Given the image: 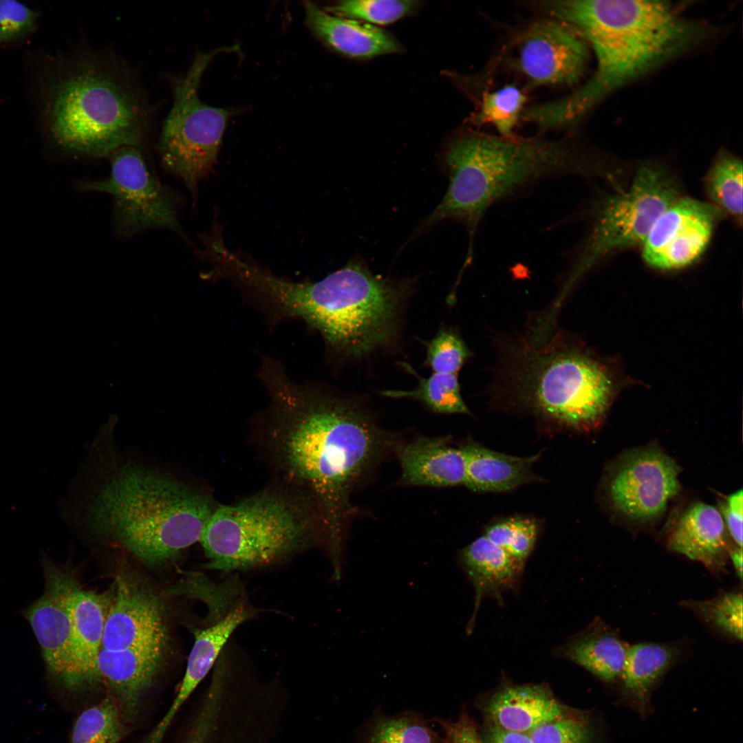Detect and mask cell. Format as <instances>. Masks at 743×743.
<instances>
[{
    "mask_svg": "<svg viewBox=\"0 0 743 743\" xmlns=\"http://www.w3.org/2000/svg\"><path fill=\"white\" fill-rule=\"evenodd\" d=\"M259 378L269 398L253 420L255 445L273 481L316 505L333 565L342 563L351 495L393 447L391 436L351 398L323 385L299 383L264 357Z\"/></svg>",
    "mask_w": 743,
    "mask_h": 743,
    "instance_id": "1",
    "label": "cell"
},
{
    "mask_svg": "<svg viewBox=\"0 0 743 743\" xmlns=\"http://www.w3.org/2000/svg\"><path fill=\"white\" fill-rule=\"evenodd\" d=\"M541 7L589 43L597 66L581 88L541 105V118L550 128L572 124L610 91L676 54L698 34L663 1L559 0Z\"/></svg>",
    "mask_w": 743,
    "mask_h": 743,
    "instance_id": "2",
    "label": "cell"
},
{
    "mask_svg": "<svg viewBox=\"0 0 743 743\" xmlns=\"http://www.w3.org/2000/svg\"><path fill=\"white\" fill-rule=\"evenodd\" d=\"M243 294L270 323L300 319L336 354L361 357L396 338L406 290L359 261L317 281H294L257 263L244 270Z\"/></svg>",
    "mask_w": 743,
    "mask_h": 743,
    "instance_id": "3",
    "label": "cell"
},
{
    "mask_svg": "<svg viewBox=\"0 0 743 743\" xmlns=\"http://www.w3.org/2000/svg\"><path fill=\"white\" fill-rule=\"evenodd\" d=\"M108 457L95 466L78 516L87 530L114 539L153 565L200 541L218 505L208 491Z\"/></svg>",
    "mask_w": 743,
    "mask_h": 743,
    "instance_id": "4",
    "label": "cell"
},
{
    "mask_svg": "<svg viewBox=\"0 0 743 743\" xmlns=\"http://www.w3.org/2000/svg\"><path fill=\"white\" fill-rule=\"evenodd\" d=\"M50 135L65 152L109 156L122 147L142 148L154 107L138 76L109 51L87 48L65 63L47 105Z\"/></svg>",
    "mask_w": 743,
    "mask_h": 743,
    "instance_id": "5",
    "label": "cell"
},
{
    "mask_svg": "<svg viewBox=\"0 0 743 743\" xmlns=\"http://www.w3.org/2000/svg\"><path fill=\"white\" fill-rule=\"evenodd\" d=\"M444 160L449 186L424 225L460 221L471 234L490 206L522 188L551 177L591 171L585 158L566 142L475 133L453 140Z\"/></svg>",
    "mask_w": 743,
    "mask_h": 743,
    "instance_id": "6",
    "label": "cell"
},
{
    "mask_svg": "<svg viewBox=\"0 0 743 743\" xmlns=\"http://www.w3.org/2000/svg\"><path fill=\"white\" fill-rule=\"evenodd\" d=\"M200 541L207 567L228 572L276 563L313 545L325 546V537L314 503L272 480L237 502L218 504Z\"/></svg>",
    "mask_w": 743,
    "mask_h": 743,
    "instance_id": "7",
    "label": "cell"
},
{
    "mask_svg": "<svg viewBox=\"0 0 743 743\" xmlns=\"http://www.w3.org/2000/svg\"><path fill=\"white\" fill-rule=\"evenodd\" d=\"M517 347L511 353L508 383L522 403L563 427L590 431L599 427L614 391L603 365L561 339L539 347Z\"/></svg>",
    "mask_w": 743,
    "mask_h": 743,
    "instance_id": "8",
    "label": "cell"
},
{
    "mask_svg": "<svg viewBox=\"0 0 743 743\" xmlns=\"http://www.w3.org/2000/svg\"><path fill=\"white\" fill-rule=\"evenodd\" d=\"M232 47L198 53L187 71L169 78L172 105L161 127L157 150L164 169L182 180L195 202L200 182L213 170L229 109L201 100L202 77L214 56Z\"/></svg>",
    "mask_w": 743,
    "mask_h": 743,
    "instance_id": "9",
    "label": "cell"
},
{
    "mask_svg": "<svg viewBox=\"0 0 743 743\" xmlns=\"http://www.w3.org/2000/svg\"><path fill=\"white\" fill-rule=\"evenodd\" d=\"M676 182L652 165L639 168L629 188L596 209L592 230L572 265L561 295L609 252L643 244L657 218L678 200Z\"/></svg>",
    "mask_w": 743,
    "mask_h": 743,
    "instance_id": "10",
    "label": "cell"
},
{
    "mask_svg": "<svg viewBox=\"0 0 743 743\" xmlns=\"http://www.w3.org/2000/svg\"><path fill=\"white\" fill-rule=\"evenodd\" d=\"M140 149L132 146L117 149L109 155V175L103 180L83 181L80 188L113 197L114 227L121 237L162 228L186 240L177 217V196L154 175Z\"/></svg>",
    "mask_w": 743,
    "mask_h": 743,
    "instance_id": "11",
    "label": "cell"
},
{
    "mask_svg": "<svg viewBox=\"0 0 743 743\" xmlns=\"http://www.w3.org/2000/svg\"><path fill=\"white\" fill-rule=\"evenodd\" d=\"M679 468L654 446L623 453L610 467L604 491L611 510L635 526H648L665 514L680 491Z\"/></svg>",
    "mask_w": 743,
    "mask_h": 743,
    "instance_id": "12",
    "label": "cell"
},
{
    "mask_svg": "<svg viewBox=\"0 0 743 743\" xmlns=\"http://www.w3.org/2000/svg\"><path fill=\"white\" fill-rule=\"evenodd\" d=\"M45 591L27 607L28 621L50 676L69 689L74 663L71 596L76 578L43 557Z\"/></svg>",
    "mask_w": 743,
    "mask_h": 743,
    "instance_id": "13",
    "label": "cell"
},
{
    "mask_svg": "<svg viewBox=\"0 0 743 743\" xmlns=\"http://www.w3.org/2000/svg\"><path fill=\"white\" fill-rule=\"evenodd\" d=\"M588 58L587 42L572 27L557 19L537 21L523 33L516 65L535 85L576 83Z\"/></svg>",
    "mask_w": 743,
    "mask_h": 743,
    "instance_id": "14",
    "label": "cell"
},
{
    "mask_svg": "<svg viewBox=\"0 0 743 743\" xmlns=\"http://www.w3.org/2000/svg\"><path fill=\"white\" fill-rule=\"evenodd\" d=\"M718 209L695 199H678L657 218L642 244L645 262L662 270L693 263L710 241Z\"/></svg>",
    "mask_w": 743,
    "mask_h": 743,
    "instance_id": "15",
    "label": "cell"
},
{
    "mask_svg": "<svg viewBox=\"0 0 743 743\" xmlns=\"http://www.w3.org/2000/svg\"><path fill=\"white\" fill-rule=\"evenodd\" d=\"M167 631L162 605L153 591L138 578L116 577L109 601L102 648L122 649L166 645Z\"/></svg>",
    "mask_w": 743,
    "mask_h": 743,
    "instance_id": "16",
    "label": "cell"
},
{
    "mask_svg": "<svg viewBox=\"0 0 743 743\" xmlns=\"http://www.w3.org/2000/svg\"><path fill=\"white\" fill-rule=\"evenodd\" d=\"M166 645L122 649L101 648L96 661V684L102 683L118 702L125 721L137 718L143 698L161 666Z\"/></svg>",
    "mask_w": 743,
    "mask_h": 743,
    "instance_id": "17",
    "label": "cell"
},
{
    "mask_svg": "<svg viewBox=\"0 0 743 743\" xmlns=\"http://www.w3.org/2000/svg\"><path fill=\"white\" fill-rule=\"evenodd\" d=\"M718 508L706 503L691 504L678 517L667 537L668 548L722 572L732 545Z\"/></svg>",
    "mask_w": 743,
    "mask_h": 743,
    "instance_id": "18",
    "label": "cell"
},
{
    "mask_svg": "<svg viewBox=\"0 0 743 743\" xmlns=\"http://www.w3.org/2000/svg\"><path fill=\"white\" fill-rule=\"evenodd\" d=\"M484 710L493 725L528 734L543 724L572 715L546 685L508 682L490 696Z\"/></svg>",
    "mask_w": 743,
    "mask_h": 743,
    "instance_id": "19",
    "label": "cell"
},
{
    "mask_svg": "<svg viewBox=\"0 0 743 743\" xmlns=\"http://www.w3.org/2000/svg\"><path fill=\"white\" fill-rule=\"evenodd\" d=\"M457 561L475 590L474 609L466 628L469 635L483 598L491 597L503 605L504 593L517 590L521 584L525 565L484 535L460 550Z\"/></svg>",
    "mask_w": 743,
    "mask_h": 743,
    "instance_id": "20",
    "label": "cell"
},
{
    "mask_svg": "<svg viewBox=\"0 0 743 743\" xmlns=\"http://www.w3.org/2000/svg\"><path fill=\"white\" fill-rule=\"evenodd\" d=\"M395 449L402 484L431 487L464 484V452L447 438L418 436L396 444Z\"/></svg>",
    "mask_w": 743,
    "mask_h": 743,
    "instance_id": "21",
    "label": "cell"
},
{
    "mask_svg": "<svg viewBox=\"0 0 743 743\" xmlns=\"http://www.w3.org/2000/svg\"><path fill=\"white\" fill-rule=\"evenodd\" d=\"M249 616L250 611L239 606L215 624L194 632V643L180 689L168 711L147 736L148 743H162L175 715L211 670L230 636Z\"/></svg>",
    "mask_w": 743,
    "mask_h": 743,
    "instance_id": "22",
    "label": "cell"
},
{
    "mask_svg": "<svg viewBox=\"0 0 743 743\" xmlns=\"http://www.w3.org/2000/svg\"><path fill=\"white\" fill-rule=\"evenodd\" d=\"M304 7L307 22L315 34L330 48L346 57L365 60L402 50L397 39L383 29L337 17L310 1L305 2Z\"/></svg>",
    "mask_w": 743,
    "mask_h": 743,
    "instance_id": "23",
    "label": "cell"
},
{
    "mask_svg": "<svg viewBox=\"0 0 743 743\" xmlns=\"http://www.w3.org/2000/svg\"><path fill=\"white\" fill-rule=\"evenodd\" d=\"M109 600L104 594L82 588L77 582L71 596L74 663L69 690L96 685V667Z\"/></svg>",
    "mask_w": 743,
    "mask_h": 743,
    "instance_id": "24",
    "label": "cell"
},
{
    "mask_svg": "<svg viewBox=\"0 0 743 743\" xmlns=\"http://www.w3.org/2000/svg\"><path fill=\"white\" fill-rule=\"evenodd\" d=\"M629 644L600 617L570 636L554 649V654L582 667L607 684L618 682L624 668Z\"/></svg>",
    "mask_w": 743,
    "mask_h": 743,
    "instance_id": "25",
    "label": "cell"
},
{
    "mask_svg": "<svg viewBox=\"0 0 743 743\" xmlns=\"http://www.w3.org/2000/svg\"><path fill=\"white\" fill-rule=\"evenodd\" d=\"M676 643L644 642L629 645L618 680L623 701L640 715L651 710V696L656 685L682 655Z\"/></svg>",
    "mask_w": 743,
    "mask_h": 743,
    "instance_id": "26",
    "label": "cell"
},
{
    "mask_svg": "<svg viewBox=\"0 0 743 743\" xmlns=\"http://www.w3.org/2000/svg\"><path fill=\"white\" fill-rule=\"evenodd\" d=\"M465 458L464 484L475 492H504L540 481L532 471L540 457L513 456L470 440L460 446Z\"/></svg>",
    "mask_w": 743,
    "mask_h": 743,
    "instance_id": "27",
    "label": "cell"
},
{
    "mask_svg": "<svg viewBox=\"0 0 743 743\" xmlns=\"http://www.w3.org/2000/svg\"><path fill=\"white\" fill-rule=\"evenodd\" d=\"M354 743H444L420 713L406 710L396 714L376 708L358 729Z\"/></svg>",
    "mask_w": 743,
    "mask_h": 743,
    "instance_id": "28",
    "label": "cell"
},
{
    "mask_svg": "<svg viewBox=\"0 0 743 743\" xmlns=\"http://www.w3.org/2000/svg\"><path fill=\"white\" fill-rule=\"evenodd\" d=\"M418 379L417 387L410 391L384 390L381 394L391 398H408L422 402L431 411L442 414L465 413L470 411L460 391L457 374L433 373Z\"/></svg>",
    "mask_w": 743,
    "mask_h": 743,
    "instance_id": "29",
    "label": "cell"
},
{
    "mask_svg": "<svg viewBox=\"0 0 743 743\" xmlns=\"http://www.w3.org/2000/svg\"><path fill=\"white\" fill-rule=\"evenodd\" d=\"M126 724L118 702L107 695L79 715L70 743H118Z\"/></svg>",
    "mask_w": 743,
    "mask_h": 743,
    "instance_id": "30",
    "label": "cell"
},
{
    "mask_svg": "<svg viewBox=\"0 0 743 743\" xmlns=\"http://www.w3.org/2000/svg\"><path fill=\"white\" fill-rule=\"evenodd\" d=\"M680 605L697 615L709 627L729 638L742 640V594L732 591L714 598L683 600Z\"/></svg>",
    "mask_w": 743,
    "mask_h": 743,
    "instance_id": "31",
    "label": "cell"
},
{
    "mask_svg": "<svg viewBox=\"0 0 743 743\" xmlns=\"http://www.w3.org/2000/svg\"><path fill=\"white\" fill-rule=\"evenodd\" d=\"M526 97L512 85L484 94L474 121L477 125L490 124L502 137L513 138L514 129L524 109Z\"/></svg>",
    "mask_w": 743,
    "mask_h": 743,
    "instance_id": "32",
    "label": "cell"
},
{
    "mask_svg": "<svg viewBox=\"0 0 743 743\" xmlns=\"http://www.w3.org/2000/svg\"><path fill=\"white\" fill-rule=\"evenodd\" d=\"M420 3L412 0H348L338 1L326 11L379 28L412 14Z\"/></svg>",
    "mask_w": 743,
    "mask_h": 743,
    "instance_id": "33",
    "label": "cell"
},
{
    "mask_svg": "<svg viewBox=\"0 0 743 743\" xmlns=\"http://www.w3.org/2000/svg\"><path fill=\"white\" fill-rule=\"evenodd\" d=\"M707 189L718 208L742 219V163L740 160L733 156L718 160L707 177Z\"/></svg>",
    "mask_w": 743,
    "mask_h": 743,
    "instance_id": "34",
    "label": "cell"
},
{
    "mask_svg": "<svg viewBox=\"0 0 743 743\" xmlns=\"http://www.w3.org/2000/svg\"><path fill=\"white\" fill-rule=\"evenodd\" d=\"M538 524L531 518L510 517L489 524L484 535L525 565L535 546Z\"/></svg>",
    "mask_w": 743,
    "mask_h": 743,
    "instance_id": "35",
    "label": "cell"
},
{
    "mask_svg": "<svg viewBox=\"0 0 743 743\" xmlns=\"http://www.w3.org/2000/svg\"><path fill=\"white\" fill-rule=\"evenodd\" d=\"M424 364L433 373L458 374L471 352L460 335L451 328L444 327L426 343Z\"/></svg>",
    "mask_w": 743,
    "mask_h": 743,
    "instance_id": "36",
    "label": "cell"
},
{
    "mask_svg": "<svg viewBox=\"0 0 743 743\" xmlns=\"http://www.w3.org/2000/svg\"><path fill=\"white\" fill-rule=\"evenodd\" d=\"M535 743H596L595 731L584 715L566 716L529 733Z\"/></svg>",
    "mask_w": 743,
    "mask_h": 743,
    "instance_id": "37",
    "label": "cell"
},
{
    "mask_svg": "<svg viewBox=\"0 0 743 743\" xmlns=\"http://www.w3.org/2000/svg\"><path fill=\"white\" fill-rule=\"evenodd\" d=\"M38 14L15 0H0V45L21 39L36 28Z\"/></svg>",
    "mask_w": 743,
    "mask_h": 743,
    "instance_id": "38",
    "label": "cell"
},
{
    "mask_svg": "<svg viewBox=\"0 0 743 743\" xmlns=\"http://www.w3.org/2000/svg\"><path fill=\"white\" fill-rule=\"evenodd\" d=\"M432 721L440 728L444 743H486L464 707L455 720L434 717Z\"/></svg>",
    "mask_w": 743,
    "mask_h": 743,
    "instance_id": "39",
    "label": "cell"
},
{
    "mask_svg": "<svg viewBox=\"0 0 743 743\" xmlns=\"http://www.w3.org/2000/svg\"><path fill=\"white\" fill-rule=\"evenodd\" d=\"M742 491L726 496L720 502V511L729 537L736 546L742 548Z\"/></svg>",
    "mask_w": 743,
    "mask_h": 743,
    "instance_id": "40",
    "label": "cell"
},
{
    "mask_svg": "<svg viewBox=\"0 0 743 743\" xmlns=\"http://www.w3.org/2000/svg\"><path fill=\"white\" fill-rule=\"evenodd\" d=\"M483 738L486 743H535L530 734L506 731L490 722Z\"/></svg>",
    "mask_w": 743,
    "mask_h": 743,
    "instance_id": "41",
    "label": "cell"
},
{
    "mask_svg": "<svg viewBox=\"0 0 743 743\" xmlns=\"http://www.w3.org/2000/svg\"><path fill=\"white\" fill-rule=\"evenodd\" d=\"M729 559H731L737 577L742 581V548L733 544L729 552Z\"/></svg>",
    "mask_w": 743,
    "mask_h": 743,
    "instance_id": "42",
    "label": "cell"
},
{
    "mask_svg": "<svg viewBox=\"0 0 743 743\" xmlns=\"http://www.w3.org/2000/svg\"><path fill=\"white\" fill-rule=\"evenodd\" d=\"M179 743H183V742H179Z\"/></svg>",
    "mask_w": 743,
    "mask_h": 743,
    "instance_id": "43",
    "label": "cell"
}]
</instances>
